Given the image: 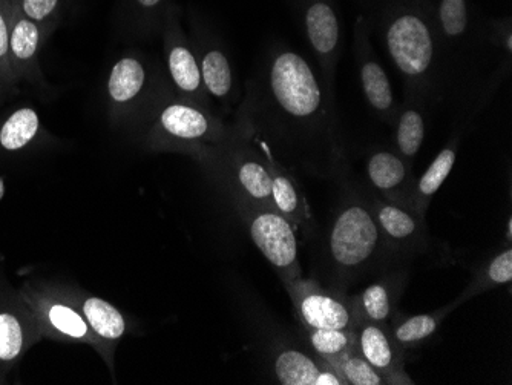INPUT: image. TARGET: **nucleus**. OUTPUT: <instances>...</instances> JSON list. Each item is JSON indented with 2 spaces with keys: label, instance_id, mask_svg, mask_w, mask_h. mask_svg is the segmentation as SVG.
Masks as SVG:
<instances>
[{
  "label": "nucleus",
  "instance_id": "obj_11",
  "mask_svg": "<svg viewBox=\"0 0 512 385\" xmlns=\"http://www.w3.org/2000/svg\"><path fill=\"white\" fill-rule=\"evenodd\" d=\"M407 283V269L391 270L361 292L350 295L358 320L390 326Z\"/></svg>",
  "mask_w": 512,
  "mask_h": 385
},
{
  "label": "nucleus",
  "instance_id": "obj_5",
  "mask_svg": "<svg viewBox=\"0 0 512 385\" xmlns=\"http://www.w3.org/2000/svg\"><path fill=\"white\" fill-rule=\"evenodd\" d=\"M250 238L272 264L281 283L302 277L295 228L275 209L252 203L249 220Z\"/></svg>",
  "mask_w": 512,
  "mask_h": 385
},
{
  "label": "nucleus",
  "instance_id": "obj_12",
  "mask_svg": "<svg viewBox=\"0 0 512 385\" xmlns=\"http://www.w3.org/2000/svg\"><path fill=\"white\" fill-rule=\"evenodd\" d=\"M276 379L283 385H345L329 362L304 350L283 349L273 362Z\"/></svg>",
  "mask_w": 512,
  "mask_h": 385
},
{
  "label": "nucleus",
  "instance_id": "obj_2",
  "mask_svg": "<svg viewBox=\"0 0 512 385\" xmlns=\"http://www.w3.org/2000/svg\"><path fill=\"white\" fill-rule=\"evenodd\" d=\"M19 295L33 313L42 338L86 344L94 347L105 359V349L89 329L80 307L74 304V297L56 287L31 283L23 284Z\"/></svg>",
  "mask_w": 512,
  "mask_h": 385
},
{
  "label": "nucleus",
  "instance_id": "obj_23",
  "mask_svg": "<svg viewBox=\"0 0 512 385\" xmlns=\"http://www.w3.org/2000/svg\"><path fill=\"white\" fill-rule=\"evenodd\" d=\"M40 131L39 114L33 108L14 111L0 128V148L8 152L27 148Z\"/></svg>",
  "mask_w": 512,
  "mask_h": 385
},
{
  "label": "nucleus",
  "instance_id": "obj_14",
  "mask_svg": "<svg viewBox=\"0 0 512 385\" xmlns=\"http://www.w3.org/2000/svg\"><path fill=\"white\" fill-rule=\"evenodd\" d=\"M79 307L89 329L105 349V361L108 362L109 369H114L112 355H114L115 344L126 333L125 318L111 303L102 298L85 297L80 301Z\"/></svg>",
  "mask_w": 512,
  "mask_h": 385
},
{
  "label": "nucleus",
  "instance_id": "obj_27",
  "mask_svg": "<svg viewBox=\"0 0 512 385\" xmlns=\"http://www.w3.org/2000/svg\"><path fill=\"white\" fill-rule=\"evenodd\" d=\"M200 71L204 88L212 96L217 99H226L229 96L232 91V70L223 51H207L201 60Z\"/></svg>",
  "mask_w": 512,
  "mask_h": 385
},
{
  "label": "nucleus",
  "instance_id": "obj_3",
  "mask_svg": "<svg viewBox=\"0 0 512 385\" xmlns=\"http://www.w3.org/2000/svg\"><path fill=\"white\" fill-rule=\"evenodd\" d=\"M270 93L278 108L298 122L321 116L324 99L309 63L292 51L278 54L270 68Z\"/></svg>",
  "mask_w": 512,
  "mask_h": 385
},
{
  "label": "nucleus",
  "instance_id": "obj_13",
  "mask_svg": "<svg viewBox=\"0 0 512 385\" xmlns=\"http://www.w3.org/2000/svg\"><path fill=\"white\" fill-rule=\"evenodd\" d=\"M367 175L371 186L379 192V197L411 208L410 194L413 185L410 183V171L404 158L390 151L375 152L368 158Z\"/></svg>",
  "mask_w": 512,
  "mask_h": 385
},
{
  "label": "nucleus",
  "instance_id": "obj_1",
  "mask_svg": "<svg viewBox=\"0 0 512 385\" xmlns=\"http://www.w3.org/2000/svg\"><path fill=\"white\" fill-rule=\"evenodd\" d=\"M378 223L367 198L347 194L339 200L325 234V278L333 289L345 290L390 264Z\"/></svg>",
  "mask_w": 512,
  "mask_h": 385
},
{
  "label": "nucleus",
  "instance_id": "obj_26",
  "mask_svg": "<svg viewBox=\"0 0 512 385\" xmlns=\"http://www.w3.org/2000/svg\"><path fill=\"white\" fill-rule=\"evenodd\" d=\"M362 88L371 108L387 114L393 108V91L387 74L375 60H365L361 66Z\"/></svg>",
  "mask_w": 512,
  "mask_h": 385
},
{
  "label": "nucleus",
  "instance_id": "obj_25",
  "mask_svg": "<svg viewBox=\"0 0 512 385\" xmlns=\"http://www.w3.org/2000/svg\"><path fill=\"white\" fill-rule=\"evenodd\" d=\"M237 183L252 203L273 209L272 174L266 166L255 160H243L238 165Z\"/></svg>",
  "mask_w": 512,
  "mask_h": 385
},
{
  "label": "nucleus",
  "instance_id": "obj_6",
  "mask_svg": "<svg viewBox=\"0 0 512 385\" xmlns=\"http://www.w3.org/2000/svg\"><path fill=\"white\" fill-rule=\"evenodd\" d=\"M371 214L378 223L391 258L421 254L428 246L425 217L408 206L385 198H367Z\"/></svg>",
  "mask_w": 512,
  "mask_h": 385
},
{
  "label": "nucleus",
  "instance_id": "obj_10",
  "mask_svg": "<svg viewBox=\"0 0 512 385\" xmlns=\"http://www.w3.org/2000/svg\"><path fill=\"white\" fill-rule=\"evenodd\" d=\"M48 34L28 17L23 16L13 2L10 20V56L17 83H42L39 54Z\"/></svg>",
  "mask_w": 512,
  "mask_h": 385
},
{
  "label": "nucleus",
  "instance_id": "obj_21",
  "mask_svg": "<svg viewBox=\"0 0 512 385\" xmlns=\"http://www.w3.org/2000/svg\"><path fill=\"white\" fill-rule=\"evenodd\" d=\"M307 33L316 53L330 57L339 42V24L332 8L324 2L312 5L306 16Z\"/></svg>",
  "mask_w": 512,
  "mask_h": 385
},
{
  "label": "nucleus",
  "instance_id": "obj_4",
  "mask_svg": "<svg viewBox=\"0 0 512 385\" xmlns=\"http://www.w3.org/2000/svg\"><path fill=\"white\" fill-rule=\"evenodd\" d=\"M283 284L301 327L355 330L359 320L347 293L324 287L313 278L298 277Z\"/></svg>",
  "mask_w": 512,
  "mask_h": 385
},
{
  "label": "nucleus",
  "instance_id": "obj_22",
  "mask_svg": "<svg viewBox=\"0 0 512 385\" xmlns=\"http://www.w3.org/2000/svg\"><path fill=\"white\" fill-rule=\"evenodd\" d=\"M310 352L329 362L336 361L356 349L355 330L307 329L301 327Z\"/></svg>",
  "mask_w": 512,
  "mask_h": 385
},
{
  "label": "nucleus",
  "instance_id": "obj_29",
  "mask_svg": "<svg viewBox=\"0 0 512 385\" xmlns=\"http://www.w3.org/2000/svg\"><path fill=\"white\" fill-rule=\"evenodd\" d=\"M332 367L344 379L345 385H387L384 376L356 349L342 356Z\"/></svg>",
  "mask_w": 512,
  "mask_h": 385
},
{
  "label": "nucleus",
  "instance_id": "obj_20",
  "mask_svg": "<svg viewBox=\"0 0 512 385\" xmlns=\"http://www.w3.org/2000/svg\"><path fill=\"white\" fill-rule=\"evenodd\" d=\"M146 82L145 66L134 57H123L109 74V99L117 105L129 103L142 93Z\"/></svg>",
  "mask_w": 512,
  "mask_h": 385
},
{
  "label": "nucleus",
  "instance_id": "obj_33",
  "mask_svg": "<svg viewBox=\"0 0 512 385\" xmlns=\"http://www.w3.org/2000/svg\"><path fill=\"white\" fill-rule=\"evenodd\" d=\"M161 0H137V4L143 8H154L160 4Z\"/></svg>",
  "mask_w": 512,
  "mask_h": 385
},
{
  "label": "nucleus",
  "instance_id": "obj_31",
  "mask_svg": "<svg viewBox=\"0 0 512 385\" xmlns=\"http://www.w3.org/2000/svg\"><path fill=\"white\" fill-rule=\"evenodd\" d=\"M16 4L23 16L36 22L50 36L56 25L60 0H16Z\"/></svg>",
  "mask_w": 512,
  "mask_h": 385
},
{
  "label": "nucleus",
  "instance_id": "obj_7",
  "mask_svg": "<svg viewBox=\"0 0 512 385\" xmlns=\"http://www.w3.org/2000/svg\"><path fill=\"white\" fill-rule=\"evenodd\" d=\"M387 47L405 76L421 77L430 70L434 56L433 39L419 17L405 14L394 20L388 28Z\"/></svg>",
  "mask_w": 512,
  "mask_h": 385
},
{
  "label": "nucleus",
  "instance_id": "obj_17",
  "mask_svg": "<svg viewBox=\"0 0 512 385\" xmlns=\"http://www.w3.org/2000/svg\"><path fill=\"white\" fill-rule=\"evenodd\" d=\"M270 174L273 209L286 217L293 224V228L302 229L309 234L315 224L307 200L299 191L298 185L279 169H273Z\"/></svg>",
  "mask_w": 512,
  "mask_h": 385
},
{
  "label": "nucleus",
  "instance_id": "obj_9",
  "mask_svg": "<svg viewBox=\"0 0 512 385\" xmlns=\"http://www.w3.org/2000/svg\"><path fill=\"white\" fill-rule=\"evenodd\" d=\"M356 350L384 376L387 385H414L405 372V352L391 336L390 326L358 321L355 327Z\"/></svg>",
  "mask_w": 512,
  "mask_h": 385
},
{
  "label": "nucleus",
  "instance_id": "obj_24",
  "mask_svg": "<svg viewBox=\"0 0 512 385\" xmlns=\"http://www.w3.org/2000/svg\"><path fill=\"white\" fill-rule=\"evenodd\" d=\"M168 68L175 86L186 96H198L201 93L200 63L186 45H174L168 51Z\"/></svg>",
  "mask_w": 512,
  "mask_h": 385
},
{
  "label": "nucleus",
  "instance_id": "obj_15",
  "mask_svg": "<svg viewBox=\"0 0 512 385\" xmlns=\"http://www.w3.org/2000/svg\"><path fill=\"white\" fill-rule=\"evenodd\" d=\"M459 306V301L456 300L451 301L447 306L434 310V312L421 313V315L398 316V312H396L390 323L391 336L404 352L405 350L417 349L431 336H434V333L444 323L445 318Z\"/></svg>",
  "mask_w": 512,
  "mask_h": 385
},
{
  "label": "nucleus",
  "instance_id": "obj_32",
  "mask_svg": "<svg viewBox=\"0 0 512 385\" xmlns=\"http://www.w3.org/2000/svg\"><path fill=\"white\" fill-rule=\"evenodd\" d=\"M440 20L448 36L456 37L467 30V7L465 0H442Z\"/></svg>",
  "mask_w": 512,
  "mask_h": 385
},
{
  "label": "nucleus",
  "instance_id": "obj_19",
  "mask_svg": "<svg viewBox=\"0 0 512 385\" xmlns=\"http://www.w3.org/2000/svg\"><path fill=\"white\" fill-rule=\"evenodd\" d=\"M512 281V249L506 247L505 251L494 255L491 260L486 261L476 274L471 278L470 284L460 293L459 304L477 297L480 293L506 286Z\"/></svg>",
  "mask_w": 512,
  "mask_h": 385
},
{
  "label": "nucleus",
  "instance_id": "obj_28",
  "mask_svg": "<svg viewBox=\"0 0 512 385\" xmlns=\"http://www.w3.org/2000/svg\"><path fill=\"white\" fill-rule=\"evenodd\" d=\"M14 0H5L0 5V103L17 93L10 56V20Z\"/></svg>",
  "mask_w": 512,
  "mask_h": 385
},
{
  "label": "nucleus",
  "instance_id": "obj_18",
  "mask_svg": "<svg viewBox=\"0 0 512 385\" xmlns=\"http://www.w3.org/2000/svg\"><path fill=\"white\" fill-rule=\"evenodd\" d=\"M454 163H456V148L448 146L434 158L430 168L419 178L416 185H413L410 194V206L417 214L425 217L434 195L439 191L440 186L444 185V181L447 180L450 172L453 171Z\"/></svg>",
  "mask_w": 512,
  "mask_h": 385
},
{
  "label": "nucleus",
  "instance_id": "obj_35",
  "mask_svg": "<svg viewBox=\"0 0 512 385\" xmlns=\"http://www.w3.org/2000/svg\"><path fill=\"white\" fill-rule=\"evenodd\" d=\"M5 0H0V5L4 4Z\"/></svg>",
  "mask_w": 512,
  "mask_h": 385
},
{
  "label": "nucleus",
  "instance_id": "obj_34",
  "mask_svg": "<svg viewBox=\"0 0 512 385\" xmlns=\"http://www.w3.org/2000/svg\"><path fill=\"white\" fill-rule=\"evenodd\" d=\"M512 238V220L511 217L508 218V223H506V240L511 243Z\"/></svg>",
  "mask_w": 512,
  "mask_h": 385
},
{
  "label": "nucleus",
  "instance_id": "obj_8",
  "mask_svg": "<svg viewBox=\"0 0 512 385\" xmlns=\"http://www.w3.org/2000/svg\"><path fill=\"white\" fill-rule=\"evenodd\" d=\"M40 339L33 313L19 292L0 298V372H8Z\"/></svg>",
  "mask_w": 512,
  "mask_h": 385
},
{
  "label": "nucleus",
  "instance_id": "obj_30",
  "mask_svg": "<svg viewBox=\"0 0 512 385\" xmlns=\"http://www.w3.org/2000/svg\"><path fill=\"white\" fill-rule=\"evenodd\" d=\"M425 137V122L421 112L417 109H405L399 117L398 142L399 152L404 157L413 158L421 149Z\"/></svg>",
  "mask_w": 512,
  "mask_h": 385
},
{
  "label": "nucleus",
  "instance_id": "obj_16",
  "mask_svg": "<svg viewBox=\"0 0 512 385\" xmlns=\"http://www.w3.org/2000/svg\"><path fill=\"white\" fill-rule=\"evenodd\" d=\"M158 126L169 139L198 142L214 131L212 120L201 109L186 103H172L161 111Z\"/></svg>",
  "mask_w": 512,
  "mask_h": 385
}]
</instances>
